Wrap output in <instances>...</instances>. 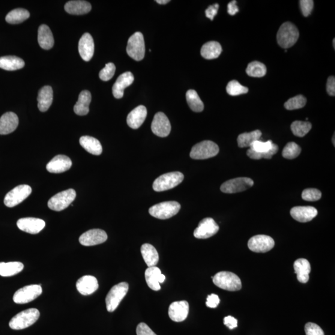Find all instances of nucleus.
Returning <instances> with one entry per match:
<instances>
[{"mask_svg": "<svg viewBox=\"0 0 335 335\" xmlns=\"http://www.w3.org/2000/svg\"><path fill=\"white\" fill-rule=\"evenodd\" d=\"M40 317V312L37 309H27L13 317L9 325L13 330H23L34 324Z\"/></svg>", "mask_w": 335, "mask_h": 335, "instance_id": "nucleus-1", "label": "nucleus"}, {"mask_svg": "<svg viewBox=\"0 0 335 335\" xmlns=\"http://www.w3.org/2000/svg\"><path fill=\"white\" fill-rule=\"evenodd\" d=\"M299 37L297 27L291 23L286 22L281 26L277 32V43L284 49H288L297 43Z\"/></svg>", "mask_w": 335, "mask_h": 335, "instance_id": "nucleus-2", "label": "nucleus"}, {"mask_svg": "<svg viewBox=\"0 0 335 335\" xmlns=\"http://www.w3.org/2000/svg\"><path fill=\"white\" fill-rule=\"evenodd\" d=\"M212 280L215 286L226 291H237L241 289L240 277L231 272H219L212 277Z\"/></svg>", "mask_w": 335, "mask_h": 335, "instance_id": "nucleus-3", "label": "nucleus"}, {"mask_svg": "<svg viewBox=\"0 0 335 335\" xmlns=\"http://www.w3.org/2000/svg\"><path fill=\"white\" fill-rule=\"evenodd\" d=\"M184 175L181 172H175L166 173L155 179L153 189L157 192L172 189L183 181Z\"/></svg>", "mask_w": 335, "mask_h": 335, "instance_id": "nucleus-4", "label": "nucleus"}, {"mask_svg": "<svg viewBox=\"0 0 335 335\" xmlns=\"http://www.w3.org/2000/svg\"><path fill=\"white\" fill-rule=\"evenodd\" d=\"M219 148L216 143L210 140H205L197 143L190 152V157L194 160H205L216 156Z\"/></svg>", "mask_w": 335, "mask_h": 335, "instance_id": "nucleus-5", "label": "nucleus"}, {"mask_svg": "<svg viewBox=\"0 0 335 335\" xmlns=\"http://www.w3.org/2000/svg\"><path fill=\"white\" fill-rule=\"evenodd\" d=\"M181 205L178 202L167 201L159 203L149 209V213L157 219H170L178 213Z\"/></svg>", "mask_w": 335, "mask_h": 335, "instance_id": "nucleus-6", "label": "nucleus"}, {"mask_svg": "<svg viewBox=\"0 0 335 335\" xmlns=\"http://www.w3.org/2000/svg\"><path fill=\"white\" fill-rule=\"evenodd\" d=\"M126 50L128 56L136 61H142L144 58L145 42L141 32H137L131 35L127 42Z\"/></svg>", "mask_w": 335, "mask_h": 335, "instance_id": "nucleus-7", "label": "nucleus"}, {"mask_svg": "<svg viewBox=\"0 0 335 335\" xmlns=\"http://www.w3.org/2000/svg\"><path fill=\"white\" fill-rule=\"evenodd\" d=\"M128 291V284L127 283H121L110 289L106 298L107 310L113 312L119 306Z\"/></svg>", "mask_w": 335, "mask_h": 335, "instance_id": "nucleus-8", "label": "nucleus"}, {"mask_svg": "<svg viewBox=\"0 0 335 335\" xmlns=\"http://www.w3.org/2000/svg\"><path fill=\"white\" fill-rule=\"evenodd\" d=\"M76 197V192L73 189L62 191L50 199L48 206L55 211H62L67 208Z\"/></svg>", "mask_w": 335, "mask_h": 335, "instance_id": "nucleus-9", "label": "nucleus"}, {"mask_svg": "<svg viewBox=\"0 0 335 335\" xmlns=\"http://www.w3.org/2000/svg\"><path fill=\"white\" fill-rule=\"evenodd\" d=\"M42 293H43V289L41 285L34 284V285L26 286L15 292L13 301L16 304L29 303L37 299Z\"/></svg>", "mask_w": 335, "mask_h": 335, "instance_id": "nucleus-10", "label": "nucleus"}, {"mask_svg": "<svg viewBox=\"0 0 335 335\" xmlns=\"http://www.w3.org/2000/svg\"><path fill=\"white\" fill-rule=\"evenodd\" d=\"M32 193L31 188L23 184L15 187L6 195L4 203L8 208H13L25 200Z\"/></svg>", "mask_w": 335, "mask_h": 335, "instance_id": "nucleus-11", "label": "nucleus"}, {"mask_svg": "<svg viewBox=\"0 0 335 335\" xmlns=\"http://www.w3.org/2000/svg\"><path fill=\"white\" fill-rule=\"evenodd\" d=\"M253 184L254 181L249 178H237L224 182L221 185L220 190L227 194L240 193L253 187Z\"/></svg>", "mask_w": 335, "mask_h": 335, "instance_id": "nucleus-12", "label": "nucleus"}, {"mask_svg": "<svg viewBox=\"0 0 335 335\" xmlns=\"http://www.w3.org/2000/svg\"><path fill=\"white\" fill-rule=\"evenodd\" d=\"M274 241L270 236L258 235L251 237L248 242L251 251L256 253H266L273 249Z\"/></svg>", "mask_w": 335, "mask_h": 335, "instance_id": "nucleus-13", "label": "nucleus"}, {"mask_svg": "<svg viewBox=\"0 0 335 335\" xmlns=\"http://www.w3.org/2000/svg\"><path fill=\"white\" fill-rule=\"evenodd\" d=\"M219 227L212 218L208 217L200 221L199 226L194 230V236L196 238L206 239L216 234Z\"/></svg>", "mask_w": 335, "mask_h": 335, "instance_id": "nucleus-14", "label": "nucleus"}, {"mask_svg": "<svg viewBox=\"0 0 335 335\" xmlns=\"http://www.w3.org/2000/svg\"><path fill=\"white\" fill-rule=\"evenodd\" d=\"M171 124L169 118L163 113H157L152 121L151 128L155 135L160 137H166L171 132Z\"/></svg>", "mask_w": 335, "mask_h": 335, "instance_id": "nucleus-15", "label": "nucleus"}, {"mask_svg": "<svg viewBox=\"0 0 335 335\" xmlns=\"http://www.w3.org/2000/svg\"><path fill=\"white\" fill-rule=\"evenodd\" d=\"M107 239V233L104 230L91 229L81 235L79 241L83 246L90 247L103 244Z\"/></svg>", "mask_w": 335, "mask_h": 335, "instance_id": "nucleus-16", "label": "nucleus"}, {"mask_svg": "<svg viewBox=\"0 0 335 335\" xmlns=\"http://www.w3.org/2000/svg\"><path fill=\"white\" fill-rule=\"evenodd\" d=\"M17 226L23 232L37 234L44 229L46 222L38 218L26 217L17 220Z\"/></svg>", "mask_w": 335, "mask_h": 335, "instance_id": "nucleus-17", "label": "nucleus"}, {"mask_svg": "<svg viewBox=\"0 0 335 335\" xmlns=\"http://www.w3.org/2000/svg\"><path fill=\"white\" fill-rule=\"evenodd\" d=\"M189 304L186 301L174 302L169 307L170 318L176 322L185 321L189 313Z\"/></svg>", "mask_w": 335, "mask_h": 335, "instance_id": "nucleus-18", "label": "nucleus"}, {"mask_svg": "<svg viewBox=\"0 0 335 335\" xmlns=\"http://www.w3.org/2000/svg\"><path fill=\"white\" fill-rule=\"evenodd\" d=\"M318 211L312 206H296L291 210L293 219L299 222H308L315 218Z\"/></svg>", "mask_w": 335, "mask_h": 335, "instance_id": "nucleus-19", "label": "nucleus"}, {"mask_svg": "<svg viewBox=\"0 0 335 335\" xmlns=\"http://www.w3.org/2000/svg\"><path fill=\"white\" fill-rule=\"evenodd\" d=\"M79 51L83 61L89 62L94 54L95 44L90 34L85 33L79 43Z\"/></svg>", "mask_w": 335, "mask_h": 335, "instance_id": "nucleus-20", "label": "nucleus"}, {"mask_svg": "<svg viewBox=\"0 0 335 335\" xmlns=\"http://www.w3.org/2000/svg\"><path fill=\"white\" fill-rule=\"evenodd\" d=\"M72 165L70 158L65 155H57L47 164V171L52 173H64L69 170Z\"/></svg>", "mask_w": 335, "mask_h": 335, "instance_id": "nucleus-21", "label": "nucleus"}, {"mask_svg": "<svg viewBox=\"0 0 335 335\" xmlns=\"http://www.w3.org/2000/svg\"><path fill=\"white\" fill-rule=\"evenodd\" d=\"M134 77L130 71L121 75L113 86V94L117 99L123 97L124 89L133 83Z\"/></svg>", "mask_w": 335, "mask_h": 335, "instance_id": "nucleus-22", "label": "nucleus"}, {"mask_svg": "<svg viewBox=\"0 0 335 335\" xmlns=\"http://www.w3.org/2000/svg\"><path fill=\"white\" fill-rule=\"evenodd\" d=\"M77 289L81 294L89 295L97 291L99 284L97 278L92 276H84L77 281Z\"/></svg>", "mask_w": 335, "mask_h": 335, "instance_id": "nucleus-23", "label": "nucleus"}, {"mask_svg": "<svg viewBox=\"0 0 335 335\" xmlns=\"http://www.w3.org/2000/svg\"><path fill=\"white\" fill-rule=\"evenodd\" d=\"M19 124L18 117L16 114L8 112L0 118V134L7 135L16 129Z\"/></svg>", "mask_w": 335, "mask_h": 335, "instance_id": "nucleus-24", "label": "nucleus"}, {"mask_svg": "<svg viewBox=\"0 0 335 335\" xmlns=\"http://www.w3.org/2000/svg\"><path fill=\"white\" fill-rule=\"evenodd\" d=\"M147 115V110L144 106L140 105L136 107L128 114L127 123L133 129L139 128L144 122Z\"/></svg>", "mask_w": 335, "mask_h": 335, "instance_id": "nucleus-25", "label": "nucleus"}, {"mask_svg": "<svg viewBox=\"0 0 335 335\" xmlns=\"http://www.w3.org/2000/svg\"><path fill=\"white\" fill-rule=\"evenodd\" d=\"M294 268L299 282L306 283L309 281L311 266L307 259L300 258L296 260L294 262Z\"/></svg>", "mask_w": 335, "mask_h": 335, "instance_id": "nucleus-26", "label": "nucleus"}, {"mask_svg": "<svg viewBox=\"0 0 335 335\" xmlns=\"http://www.w3.org/2000/svg\"><path fill=\"white\" fill-rule=\"evenodd\" d=\"M38 107L41 112H46L49 109L53 101V90L51 86H45L39 91Z\"/></svg>", "mask_w": 335, "mask_h": 335, "instance_id": "nucleus-27", "label": "nucleus"}, {"mask_svg": "<svg viewBox=\"0 0 335 335\" xmlns=\"http://www.w3.org/2000/svg\"><path fill=\"white\" fill-rule=\"evenodd\" d=\"M38 43L42 49L49 50L54 44L52 32L49 26L43 25L38 29Z\"/></svg>", "mask_w": 335, "mask_h": 335, "instance_id": "nucleus-28", "label": "nucleus"}, {"mask_svg": "<svg viewBox=\"0 0 335 335\" xmlns=\"http://www.w3.org/2000/svg\"><path fill=\"white\" fill-rule=\"evenodd\" d=\"M91 101L90 92L84 90L80 92L76 105L74 106V112L79 116H85L89 111V106Z\"/></svg>", "mask_w": 335, "mask_h": 335, "instance_id": "nucleus-29", "label": "nucleus"}, {"mask_svg": "<svg viewBox=\"0 0 335 335\" xmlns=\"http://www.w3.org/2000/svg\"><path fill=\"white\" fill-rule=\"evenodd\" d=\"M65 10L70 14H85L91 11V5L86 1H70L65 4Z\"/></svg>", "mask_w": 335, "mask_h": 335, "instance_id": "nucleus-30", "label": "nucleus"}, {"mask_svg": "<svg viewBox=\"0 0 335 335\" xmlns=\"http://www.w3.org/2000/svg\"><path fill=\"white\" fill-rule=\"evenodd\" d=\"M80 143L81 146L89 154L94 155H100L102 154V145L100 141L94 137L83 136L80 139Z\"/></svg>", "mask_w": 335, "mask_h": 335, "instance_id": "nucleus-31", "label": "nucleus"}, {"mask_svg": "<svg viewBox=\"0 0 335 335\" xmlns=\"http://www.w3.org/2000/svg\"><path fill=\"white\" fill-rule=\"evenodd\" d=\"M25 63L23 59L16 56H4L0 58V68L8 71L22 69Z\"/></svg>", "mask_w": 335, "mask_h": 335, "instance_id": "nucleus-32", "label": "nucleus"}, {"mask_svg": "<svg viewBox=\"0 0 335 335\" xmlns=\"http://www.w3.org/2000/svg\"><path fill=\"white\" fill-rule=\"evenodd\" d=\"M141 253L143 259L148 267H153L158 264L159 255L155 248L151 244H143L141 247Z\"/></svg>", "mask_w": 335, "mask_h": 335, "instance_id": "nucleus-33", "label": "nucleus"}, {"mask_svg": "<svg viewBox=\"0 0 335 335\" xmlns=\"http://www.w3.org/2000/svg\"><path fill=\"white\" fill-rule=\"evenodd\" d=\"M222 51V46L219 43L211 41L203 45L200 54L206 59L212 60L219 58Z\"/></svg>", "mask_w": 335, "mask_h": 335, "instance_id": "nucleus-34", "label": "nucleus"}, {"mask_svg": "<svg viewBox=\"0 0 335 335\" xmlns=\"http://www.w3.org/2000/svg\"><path fill=\"white\" fill-rule=\"evenodd\" d=\"M161 274V270L156 266L149 267L145 271V277L146 284L149 288L154 291H158L161 289L159 283V277Z\"/></svg>", "mask_w": 335, "mask_h": 335, "instance_id": "nucleus-35", "label": "nucleus"}, {"mask_svg": "<svg viewBox=\"0 0 335 335\" xmlns=\"http://www.w3.org/2000/svg\"><path fill=\"white\" fill-rule=\"evenodd\" d=\"M24 269L22 263L1 262L0 263V276L3 277H10L14 276L22 272Z\"/></svg>", "mask_w": 335, "mask_h": 335, "instance_id": "nucleus-36", "label": "nucleus"}, {"mask_svg": "<svg viewBox=\"0 0 335 335\" xmlns=\"http://www.w3.org/2000/svg\"><path fill=\"white\" fill-rule=\"evenodd\" d=\"M262 135V132L259 130L241 134L238 137V145L240 148L250 147L254 142L259 140Z\"/></svg>", "mask_w": 335, "mask_h": 335, "instance_id": "nucleus-37", "label": "nucleus"}, {"mask_svg": "<svg viewBox=\"0 0 335 335\" xmlns=\"http://www.w3.org/2000/svg\"><path fill=\"white\" fill-rule=\"evenodd\" d=\"M30 16L29 12L25 9L17 8L12 10L6 16V21L10 24L16 25L25 22Z\"/></svg>", "mask_w": 335, "mask_h": 335, "instance_id": "nucleus-38", "label": "nucleus"}, {"mask_svg": "<svg viewBox=\"0 0 335 335\" xmlns=\"http://www.w3.org/2000/svg\"><path fill=\"white\" fill-rule=\"evenodd\" d=\"M187 101L191 110L196 113L202 112L204 108V103L194 89H190L187 92Z\"/></svg>", "mask_w": 335, "mask_h": 335, "instance_id": "nucleus-39", "label": "nucleus"}, {"mask_svg": "<svg viewBox=\"0 0 335 335\" xmlns=\"http://www.w3.org/2000/svg\"><path fill=\"white\" fill-rule=\"evenodd\" d=\"M291 128L294 136L303 137L309 133L312 124L309 122L296 121L292 122Z\"/></svg>", "mask_w": 335, "mask_h": 335, "instance_id": "nucleus-40", "label": "nucleus"}, {"mask_svg": "<svg viewBox=\"0 0 335 335\" xmlns=\"http://www.w3.org/2000/svg\"><path fill=\"white\" fill-rule=\"evenodd\" d=\"M246 72L251 77H263L266 73V67L263 63L258 61L251 62L248 64Z\"/></svg>", "mask_w": 335, "mask_h": 335, "instance_id": "nucleus-41", "label": "nucleus"}, {"mask_svg": "<svg viewBox=\"0 0 335 335\" xmlns=\"http://www.w3.org/2000/svg\"><path fill=\"white\" fill-rule=\"evenodd\" d=\"M278 150H279V147H278V146L276 144H274V143L273 147H272L270 151L267 152L258 153V152H256L249 148L247 151V154L248 157L253 160H260L262 159V158H265V159H271L272 157L277 153Z\"/></svg>", "mask_w": 335, "mask_h": 335, "instance_id": "nucleus-42", "label": "nucleus"}, {"mask_svg": "<svg viewBox=\"0 0 335 335\" xmlns=\"http://www.w3.org/2000/svg\"><path fill=\"white\" fill-rule=\"evenodd\" d=\"M301 152V148L295 142H289L285 146L283 151V156L286 159H294L297 158Z\"/></svg>", "mask_w": 335, "mask_h": 335, "instance_id": "nucleus-43", "label": "nucleus"}, {"mask_svg": "<svg viewBox=\"0 0 335 335\" xmlns=\"http://www.w3.org/2000/svg\"><path fill=\"white\" fill-rule=\"evenodd\" d=\"M227 92L230 96H238L246 94L248 92V88L241 85L237 80H232L227 86Z\"/></svg>", "mask_w": 335, "mask_h": 335, "instance_id": "nucleus-44", "label": "nucleus"}, {"mask_svg": "<svg viewBox=\"0 0 335 335\" xmlns=\"http://www.w3.org/2000/svg\"><path fill=\"white\" fill-rule=\"evenodd\" d=\"M306 98L303 95H297L293 97L284 104V107L288 110H295L303 108L306 106Z\"/></svg>", "mask_w": 335, "mask_h": 335, "instance_id": "nucleus-45", "label": "nucleus"}, {"mask_svg": "<svg viewBox=\"0 0 335 335\" xmlns=\"http://www.w3.org/2000/svg\"><path fill=\"white\" fill-rule=\"evenodd\" d=\"M322 193L321 191L315 188H309L303 191L302 194V198L307 201H317L321 198Z\"/></svg>", "mask_w": 335, "mask_h": 335, "instance_id": "nucleus-46", "label": "nucleus"}, {"mask_svg": "<svg viewBox=\"0 0 335 335\" xmlns=\"http://www.w3.org/2000/svg\"><path fill=\"white\" fill-rule=\"evenodd\" d=\"M273 144L274 143L271 140H268V141L265 142L257 140L251 145L250 148L253 151L258 152V153H263V152L270 151L273 147Z\"/></svg>", "mask_w": 335, "mask_h": 335, "instance_id": "nucleus-47", "label": "nucleus"}, {"mask_svg": "<svg viewBox=\"0 0 335 335\" xmlns=\"http://www.w3.org/2000/svg\"><path fill=\"white\" fill-rule=\"evenodd\" d=\"M115 65L113 63H108L106 65L105 67L100 71L99 76H100L101 80L107 82V81L111 79L113 76H115Z\"/></svg>", "mask_w": 335, "mask_h": 335, "instance_id": "nucleus-48", "label": "nucleus"}, {"mask_svg": "<svg viewBox=\"0 0 335 335\" xmlns=\"http://www.w3.org/2000/svg\"><path fill=\"white\" fill-rule=\"evenodd\" d=\"M305 331L306 335H325L322 329L314 323H307L305 325Z\"/></svg>", "mask_w": 335, "mask_h": 335, "instance_id": "nucleus-49", "label": "nucleus"}, {"mask_svg": "<svg viewBox=\"0 0 335 335\" xmlns=\"http://www.w3.org/2000/svg\"><path fill=\"white\" fill-rule=\"evenodd\" d=\"M300 7L304 16L307 17L312 13L313 8V1L312 0H301Z\"/></svg>", "mask_w": 335, "mask_h": 335, "instance_id": "nucleus-50", "label": "nucleus"}, {"mask_svg": "<svg viewBox=\"0 0 335 335\" xmlns=\"http://www.w3.org/2000/svg\"><path fill=\"white\" fill-rule=\"evenodd\" d=\"M136 333L137 335H157L145 323H140L137 326Z\"/></svg>", "mask_w": 335, "mask_h": 335, "instance_id": "nucleus-51", "label": "nucleus"}, {"mask_svg": "<svg viewBox=\"0 0 335 335\" xmlns=\"http://www.w3.org/2000/svg\"><path fill=\"white\" fill-rule=\"evenodd\" d=\"M220 303V299L219 296L216 294H212L208 295L206 306L209 308H216Z\"/></svg>", "mask_w": 335, "mask_h": 335, "instance_id": "nucleus-52", "label": "nucleus"}, {"mask_svg": "<svg viewBox=\"0 0 335 335\" xmlns=\"http://www.w3.org/2000/svg\"><path fill=\"white\" fill-rule=\"evenodd\" d=\"M219 4H215L213 5L210 6L205 11L206 17H208L209 19H210L211 21L213 20L215 15L217 14L218 10H219Z\"/></svg>", "mask_w": 335, "mask_h": 335, "instance_id": "nucleus-53", "label": "nucleus"}, {"mask_svg": "<svg viewBox=\"0 0 335 335\" xmlns=\"http://www.w3.org/2000/svg\"><path fill=\"white\" fill-rule=\"evenodd\" d=\"M224 324L230 330L237 327L238 321L234 317L232 316H227L224 319Z\"/></svg>", "mask_w": 335, "mask_h": 335, "instance_id": "nucleus-54", "label": "nucleus"}, {"mask_svg": "<svg viewBox=\"0 0 335 335\" xmlns=\"http://www.w3.org/2000/svg\"><path fill=\"white\" fill-rule=\"evenodd\" d=\"M327 91L329 95L331 96V97H334L335 78L334 76H331L328 78L327 83Z\"/></svg>", "mask_w": 335, "mask_h": 335, "instance_id": "nucleus-55", "label": "nucleus"}, {"mask_svg": "<svg viewBox=\"0 0 335 335\" xmlns=\"http://www.w3.org/2000/svg\"><path fill=\"white\" fill-rule=\"evenodd\" d=\"M239 9L237 6V2L232 1L228 4V13L230 15H235L238 13Z\"/></svg>", "mask_w": 335, "mask_h": 335, "instance_id": "nucleus-56", "label": "nucleus"}, {"mask_svg": "<svg viewBox=\"0 0 335 335\" xmlns=\"http://www.w3.org/2000/svg\"><path fill=\"white\" fill-rule=\"evenodd\" d=\"M170 2L169 0H157V1H156V2L160 5H166Z\"/></svg>", "mask_w": 335, "mask_h": 335, "instance_id": "nucleus-57", "label": "nucleus"}, {"mask_svg": "<svg viewBox=\"0 0 335 335\" xmlns=\"http://www.w3.org/2000/svg\"><path fill=\"white\" fill-rule=\"evenodd\" d=\"M164 280H165V276L163 274H161L159 277V283H163Z\"/></svg>", "mask_w": 335, "mask_h": 335, "instance_id": "nucleus-58", "label": "nucleus"}, {"mask_svg": "<svg viewBox=\"0 0 335 335\" xmlns=\"http://www.w3.org/2000/svg\"><path fill=\"white\" fill-rule=\"evenodd\" d=\"M333 47H334V49H335V40H334V39L333 40Z\"/></svg>", "mask_w": 335, "mask_h": 335, "instance_id": "nucleus-59", "label": "nucleus"}, {"mask_svg": "<svg viewBox=\"0 0 335 335\" xmlns=\"http://www.w3.org/2000/svg\"><path fill=\"white\" fill-rule=\"evenodd\" d=\"M333 145H334V135L333 136Z\"/></svg>", "mask_w": 335, "mask_h": 335, "instance_id": "nucleus-60", "label": "nucleus"}]
</instances>
